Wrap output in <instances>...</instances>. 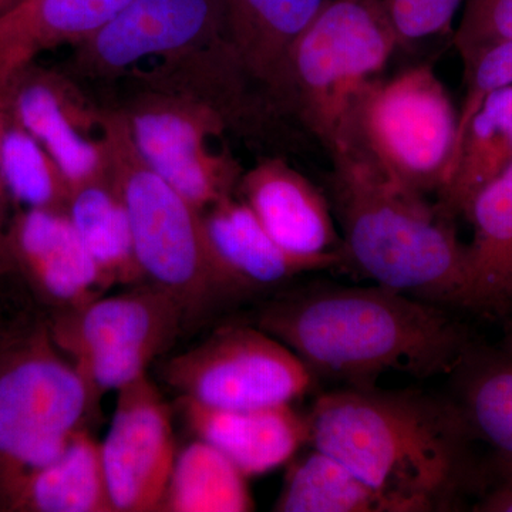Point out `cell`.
<instances>
[{
	"instance_id": "13",
	"label": "cell",
	"mask_w": 512,
	"mask_h": 512,
	"mask_svg": "<svg viewBox=\"0 0 512 512\" xmlns=\"http://www.w3.org/2000/svg\"><path fill=\"white\" fill-rule=\"evenodd\" d=\"M185 315L170 295L146 284L100 296L82 308L60 312L49 326L59 350L76 357L99 352L158 356L180 335Z\"/></svg>"
},
{
	"instance_id": "5",
	"label": "cell",
	"mask_w": 512,
	"mask_h": 512,
	"mask_svg": "<svg viewBox=\"0 0 512 512\" xmlns=\"http://www.w3.org/2000/svg\"><path fill=\"white\" fill-rule=\"evenodd\" d=\"M397 47L380 0H329L289 50L272 103L330 156L340 146L353 100Z\"/></svg>"
},
{
	"instance_id": "31",
	"label": "cell",
	"mask_w": 512,
	"mask_h": 512,
	"mask_svg": "<svg viewBox=\"0 0 512 512\" xmlns=\"http://www.w3.org/2000/svg\"><path fill=\"white\" fill-rule=\"evenodd\" d=\"M12 84L0 83V138H2L3 128L10 114L12 106ZM8 188L3 181L2 171H0V286L5 284L9 278L20 275L13 261L12 249H10V224H12L13 214L10 215V204H12Z\"/></svg>"
},
{
	"instance_id": "14",
	"label": "cell",
	"mask_w": 512,
	"mask_h": 512,
	"mask_svg": "<svg viewBox=\"0 0 512 512\" xmlns=\"http://www.w3.org/2000/svg\"><path fill=\"white\" fill-rule=\"evenodd\" d=\"M10 249L22 281L59 313L110 288L66 211L20 208L10 224Z\"/></svg>"
},
{
	"instance_id": "27",
	"label": "cell",
	"mask_w": 512,
	"mask_h": 512,
	"mask_svg": "<svg viewBox=\"0 0 512 512\" xmlns=\"http://www.w3.org/2000/svg\"><path fill=\"white\" fill-rule=\"evenodd\" d=\"M0 171L13 204L66 211L73 188L55 158L10 114L0 138Z\"/></svg>"
},
{
	"instance_id": "32",
	"label": "cell",
	"mask_w": 512,
	"mask_h": 512,
	"mask_svg": "<svg viewBox=\"0 0 512 512\" xmlns=\"http://www.w3.org/2000/svg\"><path fill=\"white\" fill-rule=\"evenodd\" d=\"M474 511L512 512V476H498V483L476 504Z\"/></svg>"
},
{
	"instance_id": "16",
	"label": "cell",
	"mask_w": 512,
	"mask_h": 512,
	"mask_svg": "<svg viewBox=\"0 0 512 512\" xmlns=\"http://www.w3.org/2000/svg\"><path fill=\"white\" fill-rule=\"evenodd\" d=\"M178 404L195 437L220 450L248 478L284 466L309 443L308 414L292 404L218 409L187 397H180Z\"/></svg>"
},
{
	"instance_id": "24",
	"label": "cell",
	"mask_w": 512,
	"mask_h": 512,
	"mask_svg": "<svg viewBox=\"0 0 512 512\" xmlns=\"http://www.w3.org/2000/svg\"><path fill=\"white\" fill-rule=\"evenodd\" d=\"M67 214L110 288L144 284L126 205L111 175L73 190Z\"/></svg>"
},
{
	"instance_id": "10",
	"label": "cell",
	"mask_w": 512,
	"mask_h": 512,
	"mask_svg": "<svg viewBox=\"0 0 512 512\" xmlns=\"http://www.w3.org/2000/svg\"><path fill=\"white\" fill-rule=\"evenodd\" d=\"M227 37L220 0H131L72 47L64 72L79 83L114 84L146 60H161Z\"/></svg>"
},
{
	"instance_id": "18",
	"label": "cell",
	"mask_w": 512,
	"mask_h": 512,
	"mask_svg": "<svg viewBox=\"0 0 512 512\" xmlns=\"http://www.w3.org/2000/svg\"><path fill=\"white\" fill-rule=\"evenodd\" d=\"M131 0H13L0 10V83L15 82L40 53L93 36Z\"/></svg>"
},
{
	"instance_id": "8",
	"label": "cell",
	"mask_w": 512,
	"mask_h": 512,
	"mask_svg": "<svg viewBox=\"0 0 512 512\" xmlns=\"http://www.w3.org/2000/svg\"><path fill=\"white\" fill-rule=\"evenodd\" d=\"M123 113L141 156L185 200L204 212L237 195L241 165L231 151H215L212 138L229 133L211 106L180 90L124 77Z\"/></svg>"
},
{
	"instance_id": "2",
	"label": "cell",
	"mask_w": 512,
	"mask_h": 512,
	"mask_svg": "<svg viewBox=\"0 0 512 512\" xmlns=\"http://www.w3.org/2000/svg\"><path fill=\"white\" fill-rule=\"evenodd\" d=\"M256 326L281 340L313 376L375 386L384 373H451L471 342L444 306L384 286L315 284L281 295Z\"/></svg>"
},
{
	"instance_id": "9",
	"label": "cell",
	"mask_w": 512,
	"mask_h": 512,
	"mask_svg": "<svg viewBox=\"0 0 512 512\" xmlns=\"http://www.w3.org/2000/svg\"><path fill=\"white\" fill-rule=\"evenodd\" d=\"M161 376L180 397L218 409L292 404L315 379L288 346L258 326L217 330L164 363Z\"/></svg>"
},
{
	"instance_id": "3",
	"label": "cell",
	"mask_w": 512,
	"mask_h": 512,
	"mask_svg": "<svg viewBox=\"0 0 512 512\" xmlns=\"http://www.w3.org/2000/svg\"><path fill=\"white\" fill-rule=\"evenodd\" d=\"M329 157L326 195L342 228L345 266L420 301L470 308L467 245L456 218L353 151Z\"/></svg>"
},
{
	"instance_id": "17",
	"label": "cell",
	"mask_w": 512,
	"mask_h": 512,
	"mask_svg": "<svg viewBox=\"0 0 512 512\" xmlns=\"http://www.w3.org/2000/svg\"><path fill=\"white\" fill-rule=\"evenodd\" d=\"M204 222L215 254L244 295L284 285L311 272L345 266L342 252L311 256L288 251L237 195L204 211Z\"/></svg>"
},
{
	"instance_id": "25",
	"label": "cell",
	"mask_w": 512,
	"mask_h": 512,
	"mask_svg": "<svg viewBox=\"0 0 512 512\" xmlns=\"http://www.w3.org/2000/svg\"><path fill=\"white\" fill-rule=\"evenodd\" d=\"M274 511L403 512L345 464L313 447L289 467Z\"/></svg>"
},
{
	"instance_id": "1",
	"label": "cell",
	"mask_w": 512,
	"mask_h": 512,
	"mask_svg": "<svg viewBox=\"0 0 512 512\" xmlns=\"http://www.w3.org/2000/svg\"><path fill=\"white\" fill-rule=\"evenodd\" d=\"M308 417L309 444L403 512L453 510L480 483L474 439L453 400L348 386L320 394Z\"/></svg>"
},
{
	"instance_id": "28",
	"label": "cell",
	"mask_w": 512,
	"mask_h": 512,
	"mask_svg": "<svg viewBox=\"0 0 512 512\" xmlns=\"http://www.w3.org/2000/svg\"><path fill=\"white\" fill-rule=\"evenodd\" d=\"M512 39V0H466L453 43L464 67L498 43Z\"/></svg>"
},
{
	"instance_id": "11",
	"label": "cell",
	"mask_w": 512,
	"mask_h": 512,
	"mask_svg": "<svg viewBox=\"0 0 512 512\" xmlns=\"http://www.w3.org/2000/svg\"><path fill=\"white\" fill-rule=\"evenodd\" d=\"M117 393L100 441L111 503L116 512L160 511L177 457L170 407L147 375Z\"/></svg>"
},
{
	"instance_id": "30",
	"label": "cell",
	"mask_w": 512,
	"mask_h": 512,
	"mask_svg": "<svg viewBox=\"0 0 512 512\" xmlns=\"http://www.w3.org/2000/svg\"><path fill=\"white\" fill-rule=\"evenodd\" d=\"M466 96L458 111V141L468 120L480 109L485 97L498 89L512 86V39L485 50L473 63L464 67Z\"/></svg>"
},
{
	"instance_id": "22",
	"label": "cell",
	"mask_w": 512,
	"mask_h": 512,
	"mask_svg": "<svg viewBox=\"0 0 512 512\" xmlns=\"http://www.w3.org/2000/svg\"><path fill=\"white\" fill-rule=\"evenodd\" d=\"M466 218L470 308L503 309L512 302V165L478 192Z\"/></svg>"
},
{
	"instance_id": "26",
	"label": "cell",
	"mask_w": 512,
	"mask_h": 512,
	"mask_svg": "<svg viewBox=\"0 0 512 512\" xmlns=\"http://www.w3.org/2000/svg\"><path fill=\"white\" fill-rule=\"evenodd\" d=\"M254 510L248 477L220 450L197 439L177 453L160 511Z\"/></svg>"
},
{
	"instance_id": "35",
	"label": "cell",
	"mask_w": 512,
	"mask_h": 512,
	"mask_svg": "<svg viewBox=\"0 0 512 512\" xmlns=\"http://www.w3.org/2000/svg\"><path fill=\"white\" fill-rule=\"evenodd\" d=\"M12 2H13V0H9L8 5H9V3H12ZM8 5H6V6H8ZM6 6H5V8H6Z\"/></svg>"
},
{
	"instance_id": "20",
	"label": "cell",
	"mask_w": 512,
	"mask_h": 512,
	"mask_svg": "<svg viewBox=\"0 0 512 512\" xmlns=\"http://www.w3.org/2000/svg\"><path fill=\"white\" fill-rule=\"evenodd\" d=\"M0 494L12 511L116 512L100 441L86 429L74 434L56 460L16 478Z\"/></svg>"
},
{
	"instance_id": "29",
	"label": "cell",
	"mask_w": 512,
	"mask_h": 512,
	"mask_svg": "<svg viewBox=\"0 0 512 512\" xmlns=\"http://www.w3.org/2000/svg\"><path fill=\"white\" fill-rule=\"evenodd\" d=\"M466 0H380L399 46L447 35Z\"/></svg>"
},
{
	"instance_id": "23",
	"label": "cell",
	"mask_w": 512,
	"mask_h": 512,
	"mask_svg": "<svg viewBox=\"0 0 512 512\" xmlns=\"http://www.w3.org/2000/svg\"><path fill=\"white\" fill-rule=\"evenodd\" d=\"M512 165V86L488 94L468 120L450 180L437 204L451 217H466L468 207L485 185Z\"/></svg>"
},
{
	"instance_id": "34",
	"label": "cell",
	"mask_w": 512,
	"mask_h": 512,
	"mask_svg": "<svg viewBox=\"0 0 512 512\" xmlns=\"http://www.w3.org/2000/svg\"><path fill=\"white\" fill-rule=\"evenodd\" d=\"M3 9V0H0V10Z\"/></svg>"
},
{
	"instance_id": "15",
	"label": "cell",
	"mask_w": 512,
	"mask_h": 512,
	"mask_svg": "<svg viewBox=\"0 0 512 512\" xmlns=\"http://www.w3.org/2000/svg\"><path fill=\"white\" fill-rule=\"evenodd\" d=\"M237 197L288 251L311 256L342 252L328 195L284 157L259 158L242 174Z\"/></svg>"
},
{
	"instance_id": "19",
	"label": "cell",
	"mask_w": 512,
	"mask_h": 512,
	"mask_svg": "<svg viewBox=\"0 0 512 512\" xmlns=\"http://www.w3.org/2000/svg\"><path fill=\"white\" fill-rule=\"evenodd\" d=\"M328 2L220 0L228 42L271 103L289 50Z\"/></svg>"
},
{
	"instance_id": "12",
	"label": "cell",
	"mask_w": 512,
	"mask_h": 512,
	"mask_svg": "<svg viewBox=\"0 0 512 512\" xmlns=\"http://www.w3.org/2000/svg\"><path fill=\"white\" fill-rule=\"evenodd\" d=\"M12 113L55 158L73 190L110 175L103 106L70 74L30 64L13 83Z\"/></svg>"
},
{
	"instance_id": "7",
	"label": "cell",
	"mask_w": 512,
	"mask_h": 512,
	"mask_svg": "<svg viewBox=\"0 0 512 512\" xmlns=\"http://www.w3.org/2000/svg\"><path fill=\"white\" fill-rule=\"evenodd\" d=\"M97 394L49 328L0 353V491L56 460L84 429Z\"/></svg>"
},
{
	"instance_id": "6",
	"label": "cell",
	"mask_w": 512,
	"mask_h": 512,
	"mask_svg": "<svg viewBox=\"0 0 512 512\" xmlns=\"http://www.w3.org/2000/svg\"><path fill=\"white\" fill-rule=\"evenodd\" d=\"M457 136L450 94L436 72L420 64L360 90L333 153L346 148L404 188L439 197L456 161Z\"/></svg>"
},
{
	"instance_id": "21",
	"label": "cell",
	"mask_w": 512,
	"mask_h": 512,
	"mask_svg": "<svg viewBox=\"0 0 512 512\" xmlns=\"http://www.w3.org/2000/svg\"><path fill=\"white\" fill-rule=\"evenodd\" d=\"M451 373L471 436L493 451L498 476H512V353L471 345Z\"/></svg>"
},
{
	"instance_id": "33",
	"label": "cell",
	"mask_w": 512,
	"mask_h": 512,
	"mask_svg": "<svg viewBox=\"0 0 512 512\" xmlns=\"http://www.w3.org/2000/svg\"><path fill=\"white\" fill-rule=\"evenodd\" d=\"M9 0H3V8H5L6 5H8Z\"/></svg>"
},
{
	"instance_id": "4",
	"label": "cell",
	"mask_w": 512,
	"mask_h": 512,
	"mask_svg": "<svg viewBox=\"0 0 512 512\" xmlns=\"http://www.w3.org/2000/svg\"><path fill=\"white\" fill-rule=\"evenodd\" d=\"M101 136L111 178L126 205L144 282L170 295L185 319L244 295L212 248L204 212L144 160L123 113L113 104L103 106Z\"/></svg>"
}]
</instances>
